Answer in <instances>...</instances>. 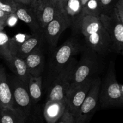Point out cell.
<instances>
[{
	"label": "cell",
	"mask_w": 123,
	"mask_h": 123,
	"mask_svg": "<svg viewBox=\"0 0 123 123\" xmlns=\"http://www.w3.org/2000/svg\"><path fill=\"white\" fill-rule=\"evenodd\" d=\"M56 123H74V118L66 109L62 116Z\"/></svg>",
	"instance_id": "obj_26"
},
{
	"label": "cell",
	"mask_w": 123,
	"mask_h": 123,
	"mask_svg": "<svg viewBox=\"0 0 123 123\" xmlns=\"http://www.w3.org/2000/svg\"><path fill=\"white\" fill-rule=\"evenodd\" d=\"M8 14L6 13V12H3L2 10H0V20H2V22H4L5 23V20H6Z\"/></svg>",
	"instance_id": "obj_30"
},
{
	"label": "cell",
	"mask_w": 123,
	"mask_h": 123,
	"mask_svg": "<svg viewBox=\"0 0 123 123\" xmlns=\"http://www.w3.org/2000/svg\"><path fill=\"white\" fill-rule=\"evenodd\" d=\"M100 84L101 80L99 77L94 78L86 98L74 116V123H88L98 104Z\"/></svg>",
	"instance_id": "obj_7"
},
{
	"label": "cell",
	"mask_w": 123,
	"mask_h": 123,
	"mask_svg": "<svg viewBox=\"0 0 123 123\" xmlns=\"http://www.w3.org/2000/svg\"><path fill=\"white\" fill-rule=\"evenodd\" d=\"M102 25L111 41V50L121 53L123 47V22L113 11L109 14H101L99 16Z\"/></svg>",
	"instance_id": "obj_6"
},
{
	"label": "cell",
	"mask_w": 123,
	"mask_h": 123,
	"mask_svg": "<svg viewBox=\"0 0 123 123\" xmlns=\"http://www.w3.org/2000/svg\"><path fill=\"white\" fill-rule=\"evenodd\" d=\"M10 37L4 30H0V56L6 61L12 57L9 49Z\"/></svg>",
	"instance_id": "obj_23"
},
{
	"label": "cell",
	"mask_w": 123,
	"mask_h": 123,
	"mask_svg": "<svg viewBox=\"0 0 123 123\" xmlns=\"http://www.w3.org/2000/svg\"><path fill=\"white\" fill-rule=\"evenodd\" d=\"M94 78H88L66 95V109L74 117L91 87Z\"/></svg>",
	"instance_id": "obj_9"
},
{
	"label": "cell",
	"mask_w": 123,
	"mask_h": 123,
	"mask_svg": "<svg viewBox=\"0 0 123 123\" xmlns=\"http://www.w3.org/2000/svg\"><path fill=\"white\" fill-rule=\"evenodd\" d=\"M19 18H18L15 13H11V14H8L6 20H5L4 26H8L9 27H13L15 26L18 22Z\"/></svg>",
	"instance_id": "obj_25"
},
{
	"label": "cell",
	"mask_w": 123,
	"mask_h": 123,
	"mask_svg": "<svg viewBox=\"0 0 123 123\" xmlns=\"http://www.w3.org/2000/svg\"><path fill=\"white\" fill-rule=\"evenodd\" d=\"M84 47L78 39L70 38L52 51L48 65L47 82L50 85L62 69L72 57L83 50Z\"/></svg>",
	"instance_id": "obj_1"
},
{
	"label": "cell",
	"mask_w": 123,
	"mask_h": 123,
	"mask_svg": "<svg viewBox=\"0 0 123 123\" xmlns=\"http://www.w3.org/2000/svg\"><path fill=\"white\" fill-rule=\"evenodd\" d=\"M44 0H32V4L31 6V8L33 9L35 12L37 10V8L42 4Z\"/></svg>",
	"instance_id": "obj_28"
},
{
	"label": "cell",
	"mask_w": 123,
	"mask_h": 123,
	"mask_svg": "<svg viewBox=\"0 0 123 123\" xmlns=\"http://www.w3.org/2000/svg\"><path fill=\"white\" fill-rule=\"evenodd\" d=\"M18 4L26 5V6H31L32 4V0H18Z\"/></svg>",
	"instance_id": "obj_29"
},
{
	"label": "cell",
	"mask_w": 123,
	"mask_h": 123,
	"mask_svg": "<svg viewBox=\"0 0 123 123\" xmlns=\"http://www.w3.org/2000/svg\"><path fill=\"white\" fill-rule=\"evenodd\" d=\"M17 3L14 0H0V10L7 14L15 13Z\"/></svg>",
	"instance_id": "obj_24"
},
{
	"label": "cell",
	"mask_w": 123,
	"mask_h": 123,
	"mask_svg": "<svg viewBox=\"0 0 123 123\" xmlns=\"http://www.w3.org/2000/svg\"><path fill=\"white\" fill-rule=\"evenodd\" d=\"M102 14H109V9L113 0H99Z\"/></svg>",
	"instance_id": "obj_27"
},
{
	"label": "cell",
	"mask_w": 123,
	"mask_h": 123,
	"mask_svg": "<svg viewBox=\"0 0 123 123\" xmlns=\"http://www.w3.org/2000/svg\"><path fill=\"white\" fill-rule=\"evenodd\" d=\"M15 14L19 19L22 20L30 27L32 33L43 31L40 25L36 12L31 6L17 3Z\"/></svg>",
	"instance_id": "obj_11"
},
{
	"label": "cell",
	"mask_w": 123,
	"mask_h": 123,
	"mask_svg": "<svg viewBox=\"0 0 123 123\" xmlns=\"http://www.w3.org/2000/svg\"><path fill=\"white\" fill-rule=\"evenodd\" d=\"M66 110L64 101L50 100L46 101L44 107L43 115L47 123H56Z\"/></svg>",
	"instance_id": "obj_14"
},
{
	"label": "cell",
	"mask_w": 123,
	"mask_h": 123,
	"mask_svg": "<svg viewBox=\"0 0 123 123\" xmlns=\"http://www.w3.org/2000/svg\"><path fill=\"white\" fill-rule=\"evenodd\" d=\"M103 107H120L123 104V85L117 82L114 63L111 62L103 83L101 82L98 104Z\"/></svg>",
	"instance_id": "obj_2"
},
{
	"label": "cell",
	"mask_w": 123,
	"mask_h": 123,
	"mask_svg": "<svg viewBox=\"0 0 123 123\" xmlns=\"http://www.w3.org/2000/svg\"><path fill=\"white\" fill-rule=\"evenodd\" d=\"M14 1H15L16 2V3H18V0H14Z\"/></svg>",
	"instance_id": "obj_34"
},
{
	"label": "cell",
	"mask_w": 123,
	"mask_h": 123,
	"mask_svg": "<svg viewBox=\"0 0 123 123\" xmlns=\"http://www.w3.org/2000/svg\"><path fill=\"white\" fill-rule=\"evenodd\" d=\"M41 28L44 30L48 24L54 19L55 10L49 0H44L36 12Z\"/></svg>",
	"instance_id": "obj_17"
},
{
	"label": "cell",
	"mask_w": 123,
	"mask_h": 123,
	"mask_svg": "<svg viewBox=\"0 0 123 123\" xmlns=\"http://www.w3.org/2000/svg\"><path fill=\"white\" fill-rule=\"evenodd\" d=\"M88 1H90V0H80V6H81L82 8L83 7H84V6H85V5L87 3V2Z\"/></svg>",
	"instance_id": "obj_31"
},
{
	"label": "cell",
	"mask_w": 123,
	"mask_h": 123,
	"mask_svg": "<svg viewBox=\"0 0 123 123\" xmlns=\"http://www.w3.org/2000/svg\"><path fill=\"white\" fill-rule=\"evenodd\" d=\"M45 39L43 31L32 33L31 37L22 43L14 55L24 59L34 51L43 47Z\"/></svg>",
	"instance_id": "obj_12"
},
{
	"label": "cell",
	"mask_w": 123,
	"mask_h": 123,
	"mask_svg": "<svg viewBox=\"0 0 123 123\" xmlns=\"http://www.w3.org/2000/svg\"><path fill=\"white\" fill-rule=\"evenodd\" d=\"M31 34L26 33H18L13 37H10L9 49L12 55H14L16 54L19 47L25 41L31 37Z\"/></svg>",
	"instance_id": "obj_22"
},
{
	"label": "cell",
	"mask_w": 123,
	"mask_h": 123,
	"mask_svg": "<svg viewBox=\"0 0 123 123\" xmlns=\"http://www.w3.org/2000/svg\"><path fill=\"white\" fill-rule=\"evenodd\" d=\"M80 0H68L64 5L66 16L71 22V25L81 12Z\"/></svg>",
	"instance_id": "obj_21"
},
{
	"label": "cell",
	"mask_w": 123,
	"mask_h": 123,
	"mask_svg": "<svg viewBox=\"0 0 123 123\" xmlns=\"http://www.w3.org/2000/svg\"><path fill=\"white\" fill-rule=\"evenodd\" d=\"M77 60L72 57L49 86L46 101L55 100L66 102V95L73 77Z\"/></svg>",
	"instance_id": "obj_4"
},
{
	"label": "cell",
	"mask_w": 123,
	"mask_h": 123,
	"mask_svg": "<svg viewBox=\"0 0 123 123\" xmlns=\"http://www.w3.org/2000/svg\"><path fill=\"white\" fill-rule=\"evenodd\" d=\"M86 46L98 54H104L111 50V41L104 28L85 37Z\"/></svg>",
	"instance_id": "obj_10"
},
{
	"label": "cell",
	"mask_w": 123,
	"mask_h": 123,
	"mask_svg": "<svg viewBox=\"0 0 123 123\" xmlns=\"http://www.w3.org/2000/svg\"><path fill=\"white\" fill-rule=\"evenodd\" d=\"M30 75L32 77L42 76L44 68V56L43 47L34 51L24 59Z\"/></svg>",
	"instance_id": "obj_13"
},
{
	"label": "cell",
	"mask_w": 123,
	"mask_h": 123,
	"mask_svg": "<svg viewBox=\"0 0 123 123\" xmlns=\"http://www.w3.org/2000/svg\"><path fill=\"white\" fill-rule=\"evenodd\" d=\"M7 78L12 93L13 108L20 111L27 121L30 115L32 105H33L28 87L15 75L10 76Z\"/></svg>",
	"instance_id": "obj_5"
},
{
	"label": "cell",
	"mask_w": 123,
	"mask_h": 123,
	"mask_svg": "<svg viewBox=\"0 0 123 123\" xmlns=\"http://www.w3.org/2000/svg\"><path fill=\"white\" fill-rule=\"evenodd\" d=\"M70 27L71 22L66 14L55 12L54 19L43 30L45 43L48 45L50 50L53 51L56 48L60 36Z\"/></svg>",
	"instance_id": "obj_8"
},
{
	"label": "cell",
	"mask_w": 123,
	"mask_h": 123,
	"mask_svg": "<svg viewBox=\"0 0 123 123\" xmlns=\"http://www.w3.org/2000/svg\"><path fill=\"white\" fill-rule=\"evenodd\" d=\"M79 61L77 62L67 93L72 91L76 87L84 83L92 75L98 67L97 53L88 47H84Z\"/></svg>",
	"instance_id": "obj_3"
},
{
	"label": "cell",
	"mask_w": 123,
	"mask_h": 123,
	"mask_svg": "<svg viewBox=\"0 0 123 123\" xmlns=\"http://www.w3.org/2000/svg\"><path fill=\"white\" fill-rule=\"evenodd\" d=\"M103 27L99 18L92 16H86L82 20L80 31L84 37H85L99 31Z\"/></svg>",
	"instance_id": "obj_18"
},
{
	"label": "cell",
	"mask_w": 123,
	"mask_h": 123,
	"mask_svg": "<svg viewBox=\"0 0 123 123\" xmlns=\"http://www.w3.org/2000/svg\"><path fill=\"white\" fill-rule=\"evenodd\" d=\"M67 1H68V0H62V3H63V5H64H64L66 4V3L67 2Z\"/></svg>",
	"instance_id": "obj_33"
},
{
	"label": "cell",
	"mask_w": 123,
	"mask_h": 123,
	"mask_svg": "<svg viewBox=\"0 0 123 123\" xmlns=\"http://www.w3.org/2000/svg\"><path fill=\"white\" fill-rule=\"evenodd\" d=\"M26 119L18 110L12 107L0 110V123H25Z\"/></svg>",
	"instance_id": "obj_19"
},
{
	"label": "cell",
	"mask_w": 123,
	"mask_h": 123,
	"mask_svg": "<svg viewBox=\"0 0 123 123\" xmlns=\"http://www.w3.org/2000/svg\"><path fill=\"white\" fill-rule=\"evenodd\" d=\"M6 62L14 75L28 87L30 74L24 59L15 55H12Z\"/></svg>",
	"instance_id": "obj_15"
},
{
	"label": "cell",
	"mask_w": 123,
	"mask_h": 123,
	"mask_svg": "<svg viewBox=\"0 0 123 123\" xmlns=\"http://www.w3.org/2000/svg\"><path fill=\"white\" fill-rule=\"evenodd\" d=\"M7 107L13 108V100L6 70L0 65V110Z\"/></svg>",
	"instance_id": "obj_16"
},
{
	"label": "cell",
	"mask_w": 123,
	"mask_h": 123,
	"mask_svg": "<svg viewBox=\"0 0 123 123\" xmlns=\"http://www.w3.org/2000/svg\"><path fill=\"white\" fill-rule=\"evenodd\" d=\"M4 22L0 20V30H4Z\"/></svg>",
	"instance_id": "obj_32"
},
{
	"label": "cell",
	"mask_w": 123,
	"mask_h": 123,
	"mask_svg": "<svg viewBox=\"0 0 123 123\" xmlns=\"http://www.w3.org/2000/svg\"><path fill=\"white\" fill-rule=\"evenodd\" d=\"M43 77H32L30 75L28 84V90L32 104H36L40 100L42 96Z\"/></svg>",
	"instance_id": "obj_20"
}]
</instances>
